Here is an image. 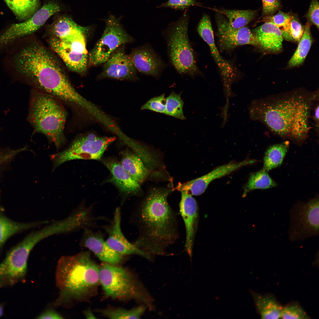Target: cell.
Masks as SVG:
<instances>
[{
    "label": "cell",
    "mask_w": 319,
    "mask_h": 319,
    "mask_svg": "<svg viewBox=\"0 0 319 319\" xmlns=\"http://www.w3.org/2000/svg\"><path fill=\"white\" fill-rule=\"evenodd\" d=\"M318 92L296 90L265 97L255 102L252 108L253 118L273 133L296 142L307 137L309 120Z\"/></svg>",
    "instance_id": "6da1fadb"
},
{
    "label": "cell",
    "mask_w": 319,
    "mask_h": 319,
    "mask_svg": "<svg viewBox=\"0 0 319 319\" xmlns=\"http://www.w3.org/2000/svg\"><path fill=\"white\" fill-rule=\"evenodd\" d=\"M170 191L152 189L132 213L139 232L133 243L151 256L163 255L178 237L177 218L167 201Z\"/></svg>",
    "instance_id": "7a4b0ae2"
},
{
    "label": "cell",
    "mask_w": 319,
    "mask_h": 319,
    "mask_svg": "<svg viewBox=\"0 0 319 319\" xmlns=\"http://www.w3.org/2000/svg\"><path fill=\"white\" fill-rule=\"evenodd\" d=\"M16 71L36 87L56 97L71 108L83 97L71 83L56 58L43 45L33 43L23 48L14 57Z\"/></svg>",
    "instance_id": "3957f363"
},
{
    "label": "cell",
    "mask_w": 319,
    "mask_h": 319,
    "mask_svg": "<svg viewBox=\"0 0 319 319\" xmlns=\"http://www.w3.org/2000/svg\"><path fill=\"white\" fill-rule=\"evenodd\" d=\"M99 268L87 251L62 257L56 271L62 297L80 299L88 294L99 281Z\"/></svg>",
    "instance_id": "277c9868"
},
{
    "label": "cell",
    "mask_w": 319,
    "mask_h": 319,
    "mask_svg": "<svg viewBox=\"0 0 319 319\" xmlns=\"http://www.w3.org/2000/svg\"><path fill=\"white\" fill-rule=\"evenodd\" d=\"M66 117V112L59 100L43 91H33L29 120L36 131L45 135L57 149L66 142L64 129Z\"/></svg>",
    "instance_id": "5b68a950"
},
{
    "label": "cell",
    "mask_w": 319,
    "mask_h": 319,
    "mask_svg": "<svg viewBox=\"0 0 319 319\" xmlns=\"http://www.w3.org/2000/svg\"><path fill=\"white\" fill-rule=\"evenodd\" d=\"M99 281L106 296L132 299L143 303L154 311V299L144 287L123 268L105 263L99 268Z\"/></svg>",
    "instance_id": "8992f818"
},
{
    "label": "cell",
    "mask_w": 319,
    "mask_h": 319,
    "mask_svg": "<svg viewBox=\"0 0 319 319\" xmlns=\"http://www.w3.org/2000/svg\"><path fill=\"white\" fill-rule=\"evenodd\" d=\"M189 16L185 14L171 24L166 31V38L170 62L180 74L191 77L198 74L193 50L188 37Z\"/></svg>",
    "instance_id": "52a82bcc"
},
{
    "label": "cell",
    "mask_w": 319,
    "mask_h": 319,
    "mask_svg": "<svg viewBox=\"0 0 319 319\" xmlns=\"http://www.w3.org/2000/svg\"><path fill=\"white\" fill-rule=\"evenodd\" d=\"M115 139L93 133L80 135L66 149L50 156L53 169L65 162L74 160H100L109 146Z\"/></svg>",
    "instance_id": "ba28073f"
},
{
    "label": "cell",
    "mask_w": 319,
    "mask_h": 319,
    "mask_svg": "<svg viewBox=\"0 0 319 319\" xmlns=\"http://www.w3.org/2000/svg\"><path fill=\"white\" fill-rule=\"evenodd\" d=\"M318 196L304 202L299 201L289 211L288 238L291 242L303 241L319 234Z\"/></svg>",
    "instance_id": "9c48e42d"
},
{
    "label": "cell",
    "mask_w": 319,
    "mask_h": 319,
    "mask_svg": "<svg viewBox=\"0 0 319 319\" xmlns=\"http://www.w3.org/2000/svg\"><path fill=\"white\" fill-rule=\"evenodd\" d=\"M105 22L102 36L88 54L89 66L104 63L117 48L133 41L114 16L110 15Z\"/></svg>",
    "instance_id": "30bf717a"
},
{
    "label": "cell",
    "mask_w": 319,
    "mask_h": 319,
    "mask_svg": "<svg viewBox=\"0 0 319 319\" xmlns=\"http://www.w3.org/2000/svg\"><path fill=\"white\" fill-rule=\"evenodd\" d=\"M32 248L25 240L12 248L0 263V280L14 282L23 278Z\"/></svg>",
    "instance_id": "8fae6325"
},
{
    "label": "cell",
    "mask_w": 319,
    "mask_h": 319,
    "mask_svg": "<svg viewBox=\"0 0 319 319\" xmlns=\"http://www.w3.org/2000/svg\"><path fill=\"white\" fill-rule=\"evenodd\" d=\"M216 18L219 46L222 51L231 50L246 45L259 46L255 35L248 28L245 26L233 28L220 13L217 14Z\"/></svg>",
    "instance_id": "7c38bea8"
},
{
    "label": "cell",
    "mask_w": 319,
    "mask_h": 319,
    "mask_svg": "<svg viewBox=\"0 0 319 319\" xmlns=\"http://www.w3.org/2000/svg\"><path fill=\"white\" fill-rule=\"evenodd\" d=\"M121 208H116L110 224L103 226L108 235L106 242L114 251L123 256L136 255L152 260V257L131 243L126 238L121 226Z\"/></svg>",
    "instance_id": "4fadbf2b"
},
{
    "label": "cell",
    "mask_w": 319,
    "mask_h": 319,
    "mask_svg": "<svg viewBox=\"0 0 319 319\" xmlns=\"http://www.w3.org/2000/svg\"><path fill=\"white\" fill-rule=\"evenodd\" d=\"M125 44L116 49L104 63L99 79L111 78L123 80L137 79V71L129 55L125 52Z\"/></svg>",
    "instance_id": "5bb4252c"
},
{
    "label": "cell",
    "mask_w": 319,
    "mask_h": 319,
    "mask_svg": "<svg viewBox=\"0 0 319 319\" xmlns=\"http://www.w3.org/2000/svg\"><path fill=\"white\" fill-rule=\"evenodd\" d=\"M255 162V160H245L239 162H230L214 168L201 177L180 185L178 189L180 191H185L192 196L200 195L204 192L209 184L214 180Z\"/></svg>",
    "instance_id": "9a60e30c"
},
{
    "label": "cell",
    "mask_w": 319,
    "mask_h": 319,
    "mask_svg": "<svg viewBox=\"0 0 319 319\" xmlns=\"http://www.w3.org/2000/svg\"><path fill=\"white\" fill-rule=\"evenodd\" d=\"M180 192L181 199L179 205V211L185 229V248L191 258L198 223V207L196 201L192 195L185 191Z\"/></svg>",
    "instance_id": "2e32d148"
},
{
    "label": "cell",
    "mask_w": 319,
    "mask_h": 319,
    "mask_svg": "<svg viewBox=\"0 0 319 319\" xmlns=\"http://www.w3.org/2000/svg\"><path fill=\"white\" fill-rule=\"evenodd\" d=\"M80 244L92 252L99 259L105 263L115 265L121 262L123 256L113 250L108 245L100 231L94 232L90 228L84 229Z\"/></svg>",
    "instance_id": "e0dca14e"
},
{
    "label": "cell",
    "mask_w": 319,
    "mask_h": 319,
    "mask_svg": "<svg viewBox=\"0 0 319 319\" xmlns=\"http://www.w3.org/2000/svg\"><path fill=\"white\" fill-rule=\"evenodd\" d=\"M197 31L200 36L209 47L213 58L218 66L224 82L232 81L235 76L232 66L220 55L215 44L213 29L209 17L205 14L199 22Z\"/></svg>",
    "instance_id": "ac0fdd59"
},
{
    "label": "cell",
    "mask_w": 319,
    "mask_h": 319,
    "mask_svg": "<svg viewBox=\"0 0 319 319\" xmlns=\"http://www.w3.org/2000/svg\"><path fill=\"white\" fill-rule=\"evenodd\" d=\"M129 55L136 70L142 73L157 77L163 68L161 60L149 47L134 48Z\"/></svg>",
    "instance_id": "d6986e66"
},
{
    "label": "cell",
    "mask_w": 319,
    "mask_h": 319,
    "mask_svg": "<svg viewBox=\"0 0 319 319\" xmlns=\"http://www.w3.org/2000/svg\"><path fill=\"white\" fill-rule=\"evenodd\" d=\"M60 10L59 6L56 4L49 2L37 11L27 20L13 24L12 27L21 38L28 35L38 30L51 16Z\"/></svg>",
    "instance_id": "ffe728a7"
},
{
    "label": "cell",
    "mask_w": 319,
    "mask_h": 319,
    "mask_svg": "<svg viewBox=\"0 0 319 319\" xmlns=\"http://www.w3.org/2000/svg\"><path fill=\"white\" fill-rule=\"evenodd\" d=\"M103 163L112 175L109 182L114 184L122 193L129 195L136 194L140 191L139 183L123 169L120 162L109 160H104Z\"/></svg>",
    "instance_id": "44dd1931"
},
{
    "label": "cell",
    "mask_w": 319,
    "mask_h": 319,
    "mask_svg": "<svg viewBox=\"0 0 319 319\" xmlns=\"http://www.w3.org/2000/svg\"><path fill=\"white\" fill-rule=\"evenodd\" d=\"M259 46L266 51L276 53L281 51L283 40L280 29L270 22H265L252 31Z\"/></svg>",
    "instance_id": "7402d4cb"
},
{
    "label": "cell",
    "mask_w": 319,
    "mask_h": 319,
    "mask_svg": "<svg viewBox=\"0 0 319 319\" xmlns=\"http://www.w3.org/2000/svg\"><path fill=\"white\" fill-rule=\"evenodd\" d=\"M50 46L71 71L83 74L89 66L88 54H78L64 48L56 38L52 36L48 40Z\"/></svg>",
    "instance_id": "603a6c76"
},
{
    "label": "cell",
    "mask_w": 319,
    "mask_h": 319,
    "mask_svg": "<svg viewBox=\"0 0 319 319\" xmlns=\"http://www.w3.org/2000/svg\"><path fill=\"white\" fill-rule=\"evenodd\" d=\"M258 312L262 319L281 318L283 307L274 296L263 295L250 291Z\"/></svg>",
    "instance_id": "cb8c5ba5"
},
{
    "label": "cell",
    "mask_w": 319,
    "mask_h": 319,
    "mask_svg": "<svg viewBox=\"0 0 319 319\" xmlns=\"http://www.w3.org/2000/svg\"><path fill=\"white\" fill-rule=\"evenodd\" d=\"M47 220L21 223L10 219L0 212V248L13 235L49 223Z\"/></svg>",
    "instance_id": "d4e9b609"
},
{
    "label": "cell",
    "mask_w": 319,
    "mask_h": 319,
    "mask_svg": "<svg viewBox=\"0 0 319 319\" xmlns=\"http://www.w3.org/2000/svg\"><path fill=\"white\" fill-rule=\"evenodd\" d=\"M121 156L120 163L123 169L139 183L143 182L149 172L139 156L128 150L122 151Z\"/></svg>",
    "instance_id": "484cf974"
},
{
    "label": "cell",
    "mask_w": 319,
    "mask_h": 319,
    "mask_svg": "<svg viewBox=\"0 0 319 319\" xmlns=\"http://www.w3.org/2000/svg\"><path fill=\"white\" fill-rule=\"evenodd\" d=\"M311 26V24L307 21L304 27L303 33L298 42L297 48L289 62V66H297L304 61L313 43Z\"/></svg>",
    "instance_id": "4316f807"
},
{
    "label": "cell",
    "mask_w": 319,
    "mask_h": 319,
    "mask_svg": "<svg viewBox=\"0 0 319 319\" xmlns=\"http://www.w3.org/2000/svg\"><path fill=\"white\" fill-rule=\"evenodd\" d=\"M289 144V142L286 141L269 147L264 158L263 169L268 171L280 165L288 150Z\"/></svg>",
    "instance_id": "83f0119b"
},
{
    "label": "cell",
    "mask_w": 319,
    "mask_h": 319,
    "mask_svg": "<svg viewBox=\"0 0 319 319\" xmlns=\"http://www.w3.org/2000/svg\"><path fill=\"white\" fill-rule=\"evenodd\" d=\"M219 12L226 17L230 25L235 28L245 27L255 18L257 14L256 11L252 10L223 9Z\"/></svg>",
    "instance_id": "f1b7e54d"
},
{
    "label": "cell",
    "mask_w": 319,
    "mask_h": 319,
    "mask_svg": "<svg viewBox=\"0 0 319 319\" xmlns=\"http://www.w3.org/2000/svg\"><path fill=\"white\" fill-rule=\"evenodd\" d=\"M263 169L251 174L244 188L243 197L250 191L256 189H265L274 187L275 182L267 172Z\"/></svg>",
    "instance_id": "f546056e"
},
{
    "label": "cell",
    "mask_w": 319,
    "mask_h": 319,
    "mask_svg": "<svg viewBox=\"0 0 319 319\" xmlns=\"http://www.w3.org/2000/svg\"><path fill=\"white\" fill-rule=\"evenodd\" d=\"M83 27L77 24L69 17H61L52 24L51 31L52 36L60 40L82 29Z\"/></svg>",
    "instance_id": "4dcf8cb0"
},
{
    "label": "cell",
    "mask_w": 319,
    "mask_h": 319,
    "mask_svg": "<svg viewBox=\"0 0 319 319\" xmlns=\"http://www.w3.org/2000/svg\"><path fill=\"white\" fill-rule=\"evenodd\" d=\"M7 5L19 19L29 18L37 11L38 0H5Z\"/></svg>",
    "instance_id": "1f68e13d"
},
{
    "label": "cell",
    "mask_w": 319,
    "mask_h": 319,
    "mask_svg": "<svg viewBox=\"0 0 319 319\" xmlns=\"http://www.w3.org/2000/svg\"><path fill=\"white\" fill-rule=\"evenodd\" d=\"M146 306L143 305L131 310L117 308L102 310L104 315L111 319H139L145 312Z\"/></svg>",
    "instance_id": "d6a6232c"
},
{
    "label": "cell",
    "mask_w": 319,
    "mask_h": 319,
    "mask_svg": "<svg viewBox=\"0 0 319 319\" xmlns=\"http://www.w3.org/2000/svg\"><path fill=\"white\" fill-rule=\"evenodd\" d=\"M181 94L172 92L166 98L165 114L182 120L186 119L183 113L184 102L181 97Z\"/></svg>",
    "instance_id": "836d02e7"
},
{
    "label": "cell",
    "mask_w": 319,
    "mask_h": 319,
    "mask_svg": "<svg viewBox=\"0 0 319 319\" xmlns=\"http://www.w3.org/2000/svg\"><path fill=\"white\" fill-rule=\"evenodd\" d=\"M304 29L297 17L291 14L289 24L280 30L283 38L285 40L298 43L303 33Z\"/></svg>",
    "instance_id": "e575fe53"
},
{
    "label": "cell",
    "mask_w": 319,
    "mask_h": 319,
    "mask_svg": "<svg viewBox=\"0 0 319 319\" xmlns=\"http://www.w3.org/2000/svg\"><path fill=\"white\" fill-rule=\"evenodd\" d=\"M281 318L283 319H307L310 318L297 303H294L283 307Z\"/></svg>",
    "instance_id": "d590c367"
},
{
    "label": "cell",
    "mask_w": 319,
    "mask_h": 319,
    "mask_svg": "<svg viewBox=\"0 0 319 319\" xmlns=\"http://www.w3.org/2000/svg\"><path fill=\"white\" fill-rule=\"evenodd\" d=\"M166 105V98L163 94L151 98L141 106V109L165 114Z\"/></svg>",
    "instance_id": "8d00e7d4"
},
{
    "label": "cell",
    "mask_w": 319,
    "mask_h": 319,
    "mask_svg": "<svg viewBox=\"0 0 319 319\" xmlns=\"http://www.w3.org/2000/svg\"><path fill=\"white\" fill-rule=\"evenodd\" d=\"M291 18V14L279 11L275 15L264 16L262 21L265 22L272 23L281 29L289 24Z\"/></svg>",
    "instance_id": "74e56055"
},
{
    "label": "cell",
    "mask_w": 319,
    "mask_h": 319,
    "mask_svg": "<svg viewBox=\"0 0 319 319\" xmlns=\"http://www.w3.org/2000/svg\"><path fill=\"white\" fill-rule=\"evenodd\" d=\"M319 4L318 0H311L305 17L308 22L319 28Z\"/></svg>",
    "instance_id": "f35d334b"
},
{
    "label": "cell",
    "mask_w": 319,
    "mask_h": 319,
    "mask_svg": "<svg viewBox=\"0 0 319 319\" xmlns=\"http://www.w3.org/2000/svg\"><path fill=\"white\" fill-rule=\"evenodd\" d=\"M196 4L194 0H168L160 7H169L176 9H184Z\"/></svg>",
    "instance_id": "ab89813d"
},
{
    "label": "cell",
    "mask_w": 319,
    "mask_h": 319,
    "mask_svg": "<svg viewBox=\"0 0 319 319\" xmlns=\"http://www.w3.org/2000/svg\"><path fill=\"white\" fill-rule=\"evenodd\" d=\"M263 4L262 15L264 16L273 15L279 8L280 3L279 0H262Z\"/></svg>",
    "instance_id": "60d3db41"
},
{
    "label": "cell",
    "mask_w": 319,
    "mask_h": 319,
    "mask_svg": "<svg viewBox=\"0 0 319 319\" xmlns=\"http://www.w3.org/2000/svg\"><path fill=\"white\" fill-rule=\"evenodd\" d=\"M38 319H62L63 318L56 312L52 310H47L39 315Z\"/></svg>",
    "instance_id": "b9f144b4"
},
{
    "label": "cell",
    "mask_w": 319,
    "mask_h": 319,
    "mask_svg": "<svg viewBox=\"0 0 319 319\" xmlns=\"http://www.w3.org/2000/svg\"><path fill=\"white\" fill-rule=\"evenodd\" d=\"M319 104H318L315 108L313 115V118L315 123L316 126L318 128L319 126Z\"/></svg>",
    "instance_id": "7bdbcfd3"
},
{
    "label": "cell",
    "mask_w": 319,
    "mask_h": 319,
    "mask_svg": "<svg viewBox=\"0 0 319 319\" xmlns=\"http://www.w3.org/2000/svg\"><path fill=\"white\" fill-rule=\"evenodd\" d=\"M85 316L88 318H96L92 312L90 310H87L85 312Z\"/></svg>",
    "instance_id": "ee69618b"
},
{
    "label": "cell",
    "mask_w": 319,
    "mask_h": 319,
    "mask_svg": "<svg viewBox=\"0 0 319 319\" xmlns=\"http://www.w3.org/2000/svg\"><path fill=\"white\" fill-rule=\"evenodd\" d=\"M3 160L1 156H0V163L3 162Z\"/></svg>",
    "instance_id": "f6af8a7d"
}]
</instances>
